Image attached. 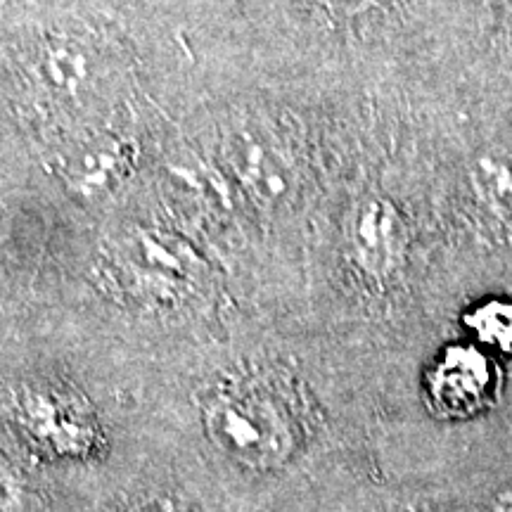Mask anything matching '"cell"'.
<instances>
[{
	"label": "cell",
	"mask_w": 512,
	"mask_h": 512,
	"mask_svg": "<svg viewBox=\"0 0 512 512\" xmlns=\"http://www.w3.org/2000/svg\"><path fill=\"white\" fill-rule=\"evenodd\" d=\"M508 368L470 339L448 342L422 370L420 401L446 430H477L501 411L508 394Z\"/></svg>",
	"instance_id": "6da1fadb"
},
{
	"label": "cell",
	"mask_w": 512,
	"mask_h": 512,
	"mask_svg": "<svg viewBox=\"0 0 512 512\" xmlns=\"http://www.w3.org/2000/svg\"><path fill=\"white\" fill-rule=\"evenodd\" d=\"M204 273L188 242L157 230H138L121 242L107 275L145 311H174L192 297Z\"/></svg>",
	"instance_id": "7a4b0ae2"
},
{
	"label": "cell",
	"mask_w": 512,
	"mask_h": 512,
	"mask_svg": "<svg viewBox=\"0 0 512 512\" xmlns=\"http://www.w3.org/2000/svg\"><path fill=\"white\" fill-rule=\"evenodd\" d=\"M67 512H209L183 479L157 456L107 479L98 489L74 498Z\"/></svg>",
	"instance_id": "3957f363"
},
{
	"label": "cell",
	"mask_w": 512,
	"mask_h": 512,
	"mask_svg": "<svg viewBox=\"0 0 512 512\" xmlns=\"http://www.w3.org/2000/svg\"><path fill=\"white\" fill-rule=\"evenodd\" d=\"M451 512H512V448L489 432L470 437L444 477Z\"/></svg>",
	"instance_id": "277c9868"
},
{
	"label": "cell",
	"mask_w": 512,
	"mask_h": 512,
	"mask_svg": "<svg viewBox=\"0 0 512 512\" xmlns=\"http://www.w3.org/2000/svg\"><path fill=\"white\" fill-rule=\"evenodd\" d=\"M349 247L363 275L392 278L406 252V228L394 204L377 195L358 202L349 219Z\"/></svg>",
	"instance_id": "5b68a950"
},
{
	"label": "cell",
	"mask_w": 512,
	"mask_h": 512,
	"mask_svg": "<svg viewBox=\"0 0 512 512\" xmlns=\"http://www.w3.org/2000/svg\"><path fill=\"white\" fill-rule=\"evenodd\" d=\"M226 159L242 188L261 202L278 200L287 188V157L261 126H240L226 140Z\"/></svg>",
	"instance_id": "8992f818"
},
{
	"label": "cell",
	"mask_w": 512,
	"mask_h": 512,
	"mask_svg": "<svg viewBox=\"0 0 512 512\" xmlns=\"http://www.w3.org/2000/svg\"><path fill=\"white\" fill-rule=\"evenodd\" d=\"M131 164V145L121 138L105 136L81 145L79 155L69 159L64 171L74 192L81 197H98L112 192L114 185L124 181Z\"/></svg>",
	"instance_id": "52a82bcc"
},
{
	"label": "cell",
	"mask_w": 512,
	"mask_h": 512,
	"mask_svg": "<svg viewBox=\"0 0 512 512\" xmlns=\"http://www.w3.org/2000/svg\"><path fill=\"white\" fill-rule=\"evenodd\" d=\"M67 496L27 458L0 456V512H64Z\"/></svg>",
	"instance_id": "ba28073f"
},
{
	"label": "cell",
	"mask_w": 512,
	"mask_h": 512,
	"mask_svg": "<svg viewBox=\"0 0 512 512\" xmlns=\"http://www.w3.org/2000/svg\"><path fill=\"white\" fill-rule=\"evenodd\" d=\"M31 74L46 91L72 95L91 79V57L69 38H48L36 48Z\"/></svg>",
	"instance_id": "9c48e42d"
},
{
	"label": "cell",
	"mask_w": 512,
	"mask_h": 512,
	"mask_svg": "<svg viewBox=\"0 0 512 512\" xmlns=\"http://www.w3.org/2000/svg\"><path fill=\"white\" fill-rule=\"evenodd\" d=\"M465 339L475 342L508 366L512 363V299H484L460 316Z\"/></svg>",
	"instance_id": "30bf717a"
},
{
	"label": "cell",
	"mask_w": 512,
	"mask_h": 512,
	"mask_svg": "<svg viewBox=\"0 0 512 512\" xmlns=\"http://www.w3.org/2000/svg\"><path fill=\"white\" fill-rule=\"evenodd\" d=\"M482 171L479 185L486 190L489 200L501 209H512V171L498 162L484 164Z\"/></svg>",
	"instance_id": "8fae6325"
},
{
	"label": "cell",
	"mask_w": 512,
	"mask_h": 512,
	"mask_svg": "<svg viewBox=\"0 0 512 512\" xmlns=\"http://www.w3.org/2000/svg\"><path fill=\"white\" fill-rule=\"evenodd\" d=\"M328 3L335 5V8H342V10H361V8H366V5L380 3V0H328Z\"/></svg>",
	"instance_id": "7c38bea8"
},
{
	"label": "cell",
	"mask_w": 512,
	"mask_h": 512,
	"mask_svg": "<svg viewBox=\"0 0 512 512\" xmlns=\"http://www.w3.org/2000/svg\"><path fill=\"white\" fill-rule=\"evenodd\" d=\"M498 437H501L505 444H508L510 448H512V432H508V434H498Z\"/></svg>",
	"instance_id": "4fadbf2b"
},
{
	"label": "cell",
	"mask_w": 512,
	"mask_h": 512,
	"mask_svg": "<svg viewBox=\"0 0 512 512\" xmlns=\"http://www.w3.org/2000/svg\"><path fill=\"white\" fill-rule=\"evenodd\" d=\"M510 10H512V0H510Z\"/></svg>",
	"instance_id": "5bb4252c"
}]
</instances>
